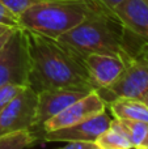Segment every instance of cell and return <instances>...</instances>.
Here are the masks:
<instances>
[{"label": "cell", "instance_id": "obj_1", "mask_svg": "<svg viewBox=\"0 0 148 149\" xmlns=\"http://www.w3.org/2000/svg\"><path fill=\"white\" fill-rule=\"evenodd\" d=\"M25 31L30 62L29 86L31 89L37 93L57 88L93 92L83 58L58 39Z\"/></svg>", "mask_w": 148, "mask_h": 149}, {"label": "cell", "instance_id": "obj_2", "mask_svg": "<svg viewBox=\"0 0 148 149\" xmlns=\"http://www.w3.org/2000/svg\"><path fill=\"white\" fill-rule=\"evenodd\" d=\"M58 41L83 59L89 54H106L121 56L128 62L148 47L123 25L114 10L93 13L60 36Z\"/></svg>", "mask_w": 148, "mask_h": 149}, {"label": "cell", "instance_id": "obj_3", "mask_svg": "<svg viewBox=\"0 0 148 149\" xmlns=\"http://www.w3.org/2000/svg\"><path fill=\"white\" fill-rule=\"evenodd\" d=\"M101 10H112L97 0H37L18 17L20 28L58 39Z\"/></svg>", "mask_w": 148, "mask_h": 149}, {"label": "cell", "instance_id": "obj_4", "mask_svg": "<svg viewBox=\"0 0 148 149\" xmlns=\"http://www.w3.org/2000/svg\"><path fill=\"white\" fill-rule=\"evenodd\" d=\"M96 92L106 106L117 98L143 100L148 92V47L126 63L125 70L112 85Z\"/></svg>", "mask_w": 148, "mask_h": 149}, {"label": "cell", "instance_id": "obj_5", "mask_svg": "<svg viewBox=\"0 0 148 149\" xmlns=\"http://www.w3.org/2000/svg\"><path fill=\"white\" fill-rule=\"evenodd\" d=\"M29 68L26 31L22 28H16L0 52V86L5 84L29 86Z\"/></svg>", "mask_w": 148, "mask_h": 149}, {"label": "cell", "instance_id": "obj_6", "mask_svg": "<svg viewBox=\"0 0 148 149\" xmlns=\"http://www.w3.org/2000/svg\"><path fill=\"white\" fill-rule=\"evenodd\" d=\"M37 111V92L25 86L0 111V136L31 131Z\"/></svg>", "mask_w": 148, "mask_h": 149}, {"label": "cell", "instance_id": "obj_7", "mask_svg": "<svg viewBox=\"0 0 148 149\" xmlns=\"http://www.w3.org/2000/svg\"><path fill=\"white\" fill-rule=\"evenodd\" d=\"M88 93L79 92L72 89H46L37 93V111L36 119H34V126L31 128V134L36 136L37 141L42 140L43 141V132L42 126L46 120L51 119L57 114H59L62 110H64L71 103L76 102L77 100L83 98Z\"/></svg>", "mask_w": 148, "mask_h": 149}, {"label": "cell", "instance_id": "obj_8", "mask_svg": "<svg viewBox=\"0 0 148 149\" xmlns=\"http://www.w3.org/2000/svg\"><path fill=\"white\" fill-rule=\"evenodd\" d=\"M106 102L102 100L101 95L96 90H93L87 95H84L83 98L77 100L76 102L71 103L70 106H67L64 110L52 116L51 119L45 122L42 126L43 136L49 131L64 128V127L80 123V122L92 118L100 113H104L106 111Z\"/></svg>", "mask_w": 148, "mask_h": 149}, {"label": "cell", "instance_id": "obj_9", "mask_svg": "<svg viewBox=\"0 0 148 149\" xmlns=\"http://www.w3.org/2000/svg\"><path fill=\"white\" fill-rule=\"evenodd\" d=\"M112 119V116L106 111H104L80 123L46 132L43 136V141H96L97 137L109 128Z\"/></svg>", "mask_w": 148, "mask_h": 149}, {"label": "cell", "instance_id": "obj_10", "mask_svg": "<svg viewBox=\"0 0 148 149\" xmlns=\"http://www.w3.org/2000/svg\"><path fill=\"white\" fill-rule=\"evenodd\" d=\"M93 90L108 88L118 79L125 70L127 60L115 55L89 54L84 58Z\"/></svg>", "mask_w": 148, "mask_h": 149}, {"label": "cell", "instance_id": "obj_11", "mask_svg": "<svg viewBox=\"0 0 148 149\" xmlns=\"http://www.w3.org/2000/svg\"><path fill=\"white\" fill-rule=\"evenodd\" d=\"M113 10L134 36L148 45V0H122Z\"/></svg>", "mask_w": 148, "mask_h": 149}, {"label": "cell", "instance_id": "obj_12", "mask_svg": "<svg viewBox=\"0 0 148 149\" xmlns=\"http://www.w3.org/2000/svg\"><path fill=\"white\" fill-rule=\"evenodd\" d=\"M110 113L117 119H128L148 123V106L134 98H117L108 103Z\"/></svg>", "mask_w": 148, "mask_h": 149}, {"label": "cell", "instance_id": "obj_13", "mask_svg": "<svg viewBox=\"0 0 148 149\" xmlns=\"http://www.w3.org/2000/svg\"><path fill=\"white\" fill-rule=\"evenodd\" d=\"M96 143L101 149H133L130 140L117 118L112 119L109 128L97 137Z\"/></svg>", "mask_w": 148, "mask_h": 149}, {"label": "cell", "instance_id": "obj_14", "mask_svg": "<svg viewBox=\"0 0 148 149\" xmlns=\"http://www.w3.org/2000/svg\"><path fill=\"white\" fill-rule=\"evenodd\" d=\"M118 120H119L126 136L130 140L133 149H138L148 132V123L139 120H128V119H118Z\"/></svg>", "mask_w": 148, "mask_h": 149}, {"label": "cell", "instance_id": "obj_15", "mask_svg": "<svg viewBox=\"0 0 148 149\" xmlns=\"http://www.w3.org/2000/svg\"><path fill=\"white\" fill-rule=\"evenodd\" d=\"M37 141L30 131H21L0 136V149H25Z\"/></svg>", "mask_w": 148, "mask_h": 149}, {"label": "cell", "instance_id": "obj_16", "mask_svg": "<svg viewBox=\"0 0 148 149\" xmlns=\"http://www.w3.org/2000/svg\"><path fill=\"white\" fill-rule=\"evenodd\" d=\"M25 86L15 84H5L0 86V111L21 92Z\"/></svg>", "mask_w": 148, "mask_h": 149}, {"label": "cell", "instance_id": "obj_17", "mask_svg": "<svg viewBox=\"0 0 148 149\" xmlns=\"http://www.w3.org/2000/svg\"><path fill=\"white\" fill-rule=\"evenodd\" d=\"M37 0H0L3 5L9 10L10 13L16 16V17H20V15L22 12H25L31 4H34Z\"/></svg>", "mask_w": 148, "mask_h": 149}, {"label": "cell", "instance_id": "obj_18", "mask_svg": "<svg viewBox=\"0 0 148 149\" xmlns=\"http://www.w3.org/2000/svg\"><path fill=\"white\" fill-rule=\"evenodd\" d=\"M0 24L12 26V28H20L18 24V18L16 17L13 13H10L4 5L0 3Z\"/></svg>", "mask_w": 148, "mask_h": 149}, {"label": "cell", "instance_id": "obj_19", "mask_svg": "<svg viewBox=\"0 0 148 149\" xmlns=\"http://www.w3.org/2000/svg\"><path fill=\"white\" fill-rule=\"evenodd\" d=\"M58 149H101L96 141H68L64 147Z\"/></svg>", "mask_w": 148, "mask_h": 149}, {"label": "cell", "instance_id": "obj_20", "mask_svg": "<svg viewBox=\"0 0 148 149\" xmlns=\"http://www.w3.org/2000/svg\"><path fill=\"white\" fill-rule=\"evenodd\" d=\"M15 29L16 28H10V29H8L5 33H3L1 36H0V52H1V50L5 47V45L8 43V41L10 39V37H12V34H13V31H15Z\"/></svg>", "mask_w": 148, "mask_h": 149}, {"label": "cell", "instance_id": "obj_21", "mask_svg": "<svg viewBox=\"0 0 148 149\" xmlns=\"http://www.w3.org/2000/svg\"><path fill=\"white\" fill-rule=\"evenodd\" d=\"M97 1H100L101 4H104L106 8H109V9L113 10L121 1H122V0H97Z\"/></svg>", "mask_w": 148, "mask_h": 149}, {"label": "cell", "instance_id": "obj_22", "mask_svg": "<svg viewBox=\"0 0 148 149\" xmlns=\"http://www.w3.org/2000/svg\"><path fill=\"white\" fill-rule=\"evenodd\" d=\"M138 149H148V132H147L146 137H144L143 143H142V144H140V147H139Z\"/></svg>", "mask_w": 148, "mask_h": 149}, {"label": "cell", "instance_id": "obj_23", "mask_svg": "<svg viewBox=\"0 0 148 149\" xmlns=\"http://www.w3.org/2000/svg\"><path fill=\"white\" fill-rule=\"evenodd\" d=\"M12 26H8V25H4V24H0V36H1L3 33H5V31L8 30V29H10Z\"/></svg>", "mask_w": 148, "mask_h": 149}, {"label": "cell", "instance_id": "obj_24", "mask_svg": "<svg viewBox=\"0 0 148 149\" xmlns=\"http://www.w3.org/2000/svg\"><path fill=\"white\" fill-rule=\"evenodd\" d=\"M142 101H143V102H144V103H146V105L148 106V92H147V94L143 97V100H142Z\"/></svg>", "mask_w": 148, "mask_h": 149}]
</instances>
